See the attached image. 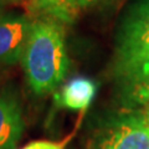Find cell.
Wrapping results in <instances>:
<instances>
[{
	"instance_id": "8fae6325",
	"label": "cell",
	"mask_w": 149,
	"mask_h": 149,
	"mask_svg": "<svg viewBox=\"0 0 149 149\" xmlns=\"http://www.w3.org/2000/svg\"><path fill=\"white\" fill-rule=\"evenodd\" d=\"M25 1V0H0V4H15V3H21Z\"/></svg>"
},
{
	"instance_id": "277c9868",
	"label": "cell",
	"mask_w": 149,
	"mask_h": 149,
	"mask_svg": "<svg viewBox=\"0 0 149 149\" xmlns=\"http://www.w3.org/2000/svg\"><path fill=\"white\" fill-rule=\"evenodd\" d=\"M31 22L26 15H0V65L21 60Z\"/></svg>"
},
{
	"instance_id": "9c48e42d",
	"label": "cell",
	"mask_w": 149,
	"mask_h": 149,
	"mask_svg": "<svg viewBox=\"0 0 149 149\" xmlns=\"http://www.w3.org/2000/svg\"><path fill=\"white\" fill-rule=\"evenodd\" d=\"M74 133H76V129L70 136L65 137L62 141H35L26 144L22 149H65L67 144L71 142Z\"/></svg>"
},
{
	"instance_id": "6da1fadb",
	"label": "cell",
	"mask_w": 149,
	"mask_h": 149,
	"mask_svg": "<svg viewBox=\"0 0 149 149\" xmlns=\"http://www.w3.org/2000/svg\"><path fill=\"white\" fill-rule=\"evenodd\" d=\"M20 62L35 95L54 92L66 78L70 66L62 22L51 17L32 20Z\"/></svg>"
},
{
	"instance_id": "7c38bea8",
	"label": "cell",
	"mask_w": 149,
	"mask_h": 149,
	"mask_svg": "<svg viewBox=\"0 0 149 149\" xmlns=\"http://www.w3.org/2000/svg\"><path fill=\"white\" fill-rule=\"evenodd\" d=\"M143 113H144V116H146V119L148 120V123H149V103L146 106V109L143 111Z\"/></svg>"
},
{
	"instance_id": "3957f363",
	"label": "cell",
	"mask_w": 149,
	"mask_h": 149,
	"mask_svg": "<svg viewBox=\"0 0 149 149\" xmlns=\"http://www.w3.org/2000/svg\"><path fill=\"white\" fill-rule=\"evenodd\" d=\"M86 149H149V123L143 112L129 111L106 118Z\"/></svg>"
},
{
	"instance_id": "5b68a950",
	"label": "cell",
	"mask_w": 149,
	"mask_h": 149,
	"mask_svg": "<svg viewBox=\"0 0 149 149\" xmlns=\"http://www.w3.org/2000/svg\"><path fill=\"white\" fill-rule=\"evenodd\" d=\"M22 108L16 93L0 92V149H16L24 132Z\"/></svg>"
},
{
	"instance_id": "8992f818",
	"label": "cell",
	"mask_w": 149,
	"mask_h": 149,
	"mask_svg": "<svg viewBox=\"0 0 149 149\" xmlns=\"http://www.w3.org/2000/svg\"><path fill=\"white\" fill-rule=\"evenodd\" d=\"M97 93V85L92 78L77 76L71 78L55 92V104L58 108L85 113Z\"/></svg>"
},
{
	"instance_id": "4fadbf2b",
	"label": "cell",
	"mask_w": 149,
	"mask_h": 149,
	"mask_svg": "<svg viewBox=\"0 0 149 149\" xmlns=\"http://www.w3.org/2000/svg\"><path fill=\"white\" fill-rule=\"evenodd\" d=\"M1 6H3V5H1V4H0V15H1Z\"/></svg>"
},
{
	"instance_id": "ba28073f",
	"label": "cell",
	"mask_w": 149,
	"mask_h": 149,
	"mask_svg": "<svg viewBox=\"0 0 149 149\" xmlns=\"http://www.w3.org/2000/svg\"><path fill=\"white\" fill-rule=\"evenodd\" d=\"M39 17H51L62 24H72L80 13L78 0H25Z\"/></svg>"
},
{
	"instance_id": "30bf717a",
	"label": "cell",
	"mask_w": 149,
	"mask_h": 149,
	"mask_svg": "<svg viewBox=\"0 0 149 149\" xmlns=\"http://www.w3.org/2000/svg\"><path fill=\"white\" fill-rule=\"evenodd\" d=\"M103 1L106 0H78V6H80V10H85V9L98 5Z\"/></svg>"
},
{
	"instance_id": "7a4b0ae2",
	"label": "cell",
	"mask_w": 149,
	"mask_h": 149,
	"mask_svg": "<svg viewBox=\"0 0 149 149\" xmlns=\"http://www.w3.org/2000/svg\"><path fill=\"white\" fill-rule=\"evenodd\" d=\"M113 58L117 78L149 62V0H136L125 10L116 34Z\"/></svg>"
},
{
	"instance_id": "52a82bcc",
	"label": "cell",
	"mask_w": 149,
	"mask_h": 149,
	"mask_svg": "<svg viewBox=\"0 0 149 149\" xmlns=\"http://www.w3.org/2000/svg\"><path fill=\"white\" fill-rule=\"evenodd\" d=\"M119 101L124 107L137 108L149 103V62L117 78Z\"/></svg>"
}]
</instances>
